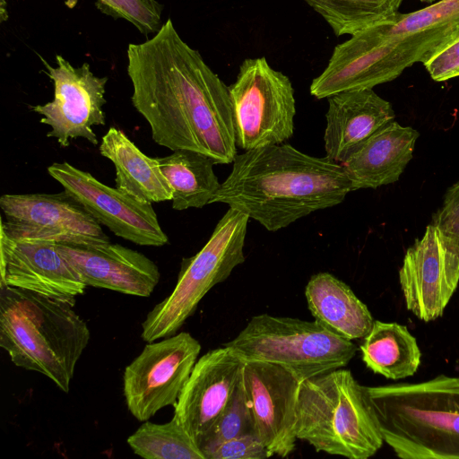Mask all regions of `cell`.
Instances as JSON below:
<instances>
[{"label":"cell","instance_id":"6da1fadb","mask_svg":"<svg viewBox=\"0 0 459 459\" xmlns=\"http://www.w3.org/2000/svg\"><path fill=\"white\" fill-rule=\"evenodd\" d=\"M131 101L152 140L171 151L191 150L229 164L237 144L229 86L168 18L154 35L126 50Z\"/></svg>","mask_w":459,"mask_h":459},{"label":"cell","instance_id":"7a4b0ae2","mask_svg":"<svg viewBox=\"0 0 459 459\" xmlns=\"http://www.w3.org/2000/svg\"><path fill=\"white\" fill-rule=\"evenodd\" d=\"M232 163L210 204H228L272 232L340 204L354 191L342 164L284 143L245 151Z\"/></svg>","mask_w":459,"mask_h":459},{"label":"cell","instance_id":"3957f363","mask_svg":"<svg viewBox=\"0 0 459 459\" xmlns=\"http://www.w3.org/2000/svg\"><path fill=\"white\" fill-rule=\"evenodd\" d=\"M0 290V346L15 366L68 393L91 337L74 304L11 286Z\"/></svg>","mask_w":459,"mask_h":459},{"label":"cell","instance_id":"277c9868","mask_svg":"<svg viewBox=\"0 0 459 459\" xmlns=\"http://www.w3.org/2000/svg\"><path fill=\"white\" fill-rule=\"evenodd\" d=\"M385 442L402 459H459V377L366 386Z\"/></svg>","mask_w":459,"mask_h":459},{"label":"cell","instance_id":"5b68a950","mask_svg":"<svg viewBox=\"0 0 459 459\" xmlns=\"http://www.w3.org/2000/svg\"><path fill=\"white\" fill-rule=\"evenodd\" d=\"M295 431L316 451L368 459L384 439L366 386L338 368L300 383Z\"/></svg>","mask_w":459,"mask_h":459},{"label":"cell","instance_id":"8992f818","mask_svg":"<svg viewBox=\"0 0 459 459\" xmlns=\"http://www.w3.org/2000/svg\"><path fill=\"white\" fill-rule=\"evenodd\" d=\"M244 361H264L290 371L300 383L345 367L357 346L316 321L261 314L254 316L231 341Z\"/></svg>","mask_w":459,"mask_h":459},{"label":"cell","instance_id":"52a82bcc","mask_svg":"<svg viewBox=\"0 0 459 459\" xmlns=\"http://www.w3.org/2000/svg\"><path fill=\"white\" fill-rule=\"evenodd\" d=\"M248 220L244 212L229 207L202 249L183 259L174 290L142 323L143 341L152 342L176 334L207 292L244 263Z\"/></svg>","mask_w":459,"mask_h":459},{"label":"cell","instance_id":"ba28073f","mask_svg":"<svg viewBox=\"0 0 459 459\" xmlns=\"http://www.w3.org/2000/svg\"><path fill=\"white\" fill-rule=\"evenodd\" d=\"M237 147L244 151L280 144L294 132L296 102L288 76L266 58H246L229 86Z\"/></svg>","mask_w":459,"mask_h":459},{"label":"cell","instance_id":"9c48e42d","mask_svg":"<svg viewBox=\"0 0 459 459\" xmlns=\"http://www.w3.org/2000/svg\"><path fill=\"white\" fill-rule=\"evenodd\" d=\"M200 351V342L187 332L146 344L123 375L131 414L143 422L162 408L175 406Z\"/></svg>","mask_w":459,"mask_h":459},{"label":"cell","instance_id":"30bf717a","mask_svg":"<svg viewBox=\"0 0 459 459\" xmlns=\"http://www.w3.org/2000/svg\"><path fill=\"white\" fill-rule=\"evenodd\" d=\"M48 172L65 193L117 237L140 246L161 247L168 243L152 203L106 186L66 161L51 164Z\"/></svg>","mask_w":459,"mask_h":459},{"label":"cell","instance_id":"8fae6325","mask_svg":"<svg viewBox=\"0 0 459 459\" xmlns=\"http://www.w3.org/2000/svg\"><path fill=\"white\" fill-rule=\"evenodd\" d=\"M55 60L56 66L42 60L54 84V99L31 109L42 116L40 123L50 126L47 136L56 138L62 147H68L70 139L79 137L96 145L92 127L106 124L103 106L108 79L95 75L88 63L74 66L61 55Z\"/></svg>","mask_w":459,"mask_h":459},{"label":"cell","instance_id":"7c38bea8","mask_svg":"<svg viewBox=\"0 0 459 459\" xmlns=\"http://www.w3.org/2000/svg\"><path fill=\"white\" fill-rule=\"evenodd\" d=\"M416 63L403 46L383 38L375 25L337 45L325 70L310 84L316 99L342 91L373 89L396 79Z\"/></svg>","mask_w":459,"mask_h":459},{"label":"cell","instance_id":"4fadbf2b","mask_svg":"<svg viewBox=\"0 0 459 459\" xmlns=\"http://www.w3.org/2000/svg\"><path fill=\"white\" fill-rule=\"evenodd\" d=\"M241 383L254 435L272 456H288L298 439L295 426L300 382L279 365L245 361Z\"/></svg>","mask_w":459,"mask_h":459},{"label":"cell","instance_id":"5bb4252c","mask_svg":"<svg viewBox=\"0 0 459 459\" xmlns=\"http://www.w3.org/2000/svg\"><path fill=\"white\" fill-rule=\"evenodd\" d=\"M1 231L13 238L106 242L100 224L73 197L59 194L3 195Z\"/></svg>","mask_w":459,"mask_h":459},{"label":"cell","instance_id":"9a60e30c","mask_svg":"<svg viewBox=\"0 0 459 459\" xmlns=\"http://www.w3.org/2000/svg\"><path fill=\"white\" fill-rule=\"evenodd\" d=\"M398 275L406 308L421 321L436 320L458 287L459 254L430 223L407 248Z\"/></svg>","mask_w":459,"mask_h":459},{"label":"cell","instance_id":"2e32d148","mask_svg":"<svg viewBox=\"0 0 459 459\" xmlns=\"http://www.w3.org/2000/svg\"><path fill=\"white\" fill-rule=\"evenodd\" d=\"M0 250V286L22 289L72 304L87 287L55 241L13 238L1 231Z\"/></svg>","mask_w":459,"mask_h":459},{"label":"cell","instance_id":"e0dca14e","mask_svg":"<svg viewBox=\"0 0 459 459\" xmlns=\"http://www.w3.org/2000/svg\"><path fill=\"white\" fill-rule=\"evenodd\" d=\"M244 362L226 345L207 351L195 362L174 406V416L197 446L230 402Z\"/></svg>","mask_w":459,"mask_h":459},{"label":"cell","instance_id":"ac0fdd59","mask_svg":"<svg viewBox=\"0 0 459 459\" xmlns=\"http://www.w3.org/2000/svg\"><path fill=\"white\" fill-rule=\"evenodd\" d=\"M57 249L86 286L149 297L160 281V271L153 261L119 244L59 242Z\"/></svg>","mask_w":459,"mask_h":459},{"label":"cell","instance_id":"d6986e66","mask_svg":"<svg viewBox=\"0 0 459 459\" xmlns=\"http://www.w3.org/2000/svg\"><path fill=\"white\" fill-rule=\"evenodd\" d=\"M327 100L325 151L327 158L341 164L395 117L391 103L373 89L342 91Z\"/></svg>","mask_w":459,"mask_h":459},{"label":"cell","instance_id":"ffe728a7","mask_svg":"<svg viewBox=\"0 0 459 459\" xmlns=\"http://www.w3.org/2000/svg\"><path fill=\"white\" fill-rule=\"evenodd\" d=\"M419 132L391 121L371 134L342 163L353 190L377 188L400 178L412 159Z\"/></svg>","mask_w":459,"mask_h":459},{"label":"cell","instance_id":"44dd1931","mask_svg":"<svg viewBox=\"0 0 459 459\" xmlns=\"http://www.w3.org/2000/svg\"><path fill=\"white\" fill-rule=\"evenodd\" d=\"M375 28L423 63L459 30V0H439L415 12L397 13Z\"/></svg>","mask_w":459,"mask_h":459},{"label":"cell","instance_id":"7402d4cb","mask_svg":"<svg viewBox=\"0 0 459 459\" xmlns=\"http://www.w3.org/2000/svg\"><path fill=\"white\" fill-rule=\"evenodd\" d=\"M308 309L315 321L350 341L363 339L374 318L368 307L342 281L329 273L314 274L305 289Z\"/></svg>","mask_w":459,"mask_h":459},{"label":"cell","instance_id":"603a6c76","mask_svg":"<svg viewBox=\"0 0 459 459\" xmlns=\"http://www.w3.org/2000/svg\"><path fill=\"white\" fill-rule=\"evenodd\" d=\"M99 150L115 166L117 189L148 203L172 199V188L157 158L144 154L122 130L110 127Z\"/></svg>","mask_w":459,"mask_h":459},{"label":"cell","instance_id":"cb8c5ba5","mask_svg":"<svg viewBox=\"0 0 459 459\" xmlns=\"http://www.w3.org/2000/svg\"><path fill=\"white\" fill-rule=\"evenodd\" d=\"M359 349L365 365L388 379L411 377L420 364L421 352L416 338L398 323L375 320Z\"/></svg>","mask_w":459,"mask_h":459},{"label":"cell","instance_id":"d4e9b609","mask_svg":"<svg viewBox=\"0 0 459 459\" xmlns=\"http://www.w3.org/2000/svg\"><path fill=\"white\" fill-rule=\"evenodd\" d=\"M172 152L168 156L157 158L172 188V208L184 211L210 204L221 185L213 170L214 161L191 150Z\"/></svg>","mask_w":459,"mask_h":459},{"label":"cell","instance_id":"484cf974","mask_svg":"<svg viewBox=\"0 0 459 459\" xmlns=\"http://www.w3.org/2000/svg\"><path fill=\"white\" fill-rule=\"evenodd\" d=\"M304 1L325 20L336 36H351L395 15L403 0Z\"/></svg>","mask_w":459,"mask_h":459},{"label":"cell","instance_id":"4316f807","mask_svg":"<svg viewBox=\"0 0 459 459\" xmlns=\"http://www.w3.org/2000/svg\"><path fill=\"white\" fill-rule=\"evenodd\" d=\"M134 453L145 459H205L194 438L179 420L143 423L127 438Z\"/></svg>","mask_w":459,"mask_h":459},{"label":"cell","instance_id":"83f0119b","mask_svg":"<svg viewBox=\"0 0 459 459\" xmlns=\"http://www.w3.org/2000/svg\"><path fill=\"white\" fill-rule=\"evenodd\" d=\"M248 434H254V431L240 377L227 406L198 446L207 459L221 443Z\"/></svg>","mask_w":459,"mask_h":459},{"label":"cell","instance_id":"f1b7e54d","mask_svg":"<svg viewBox=\"0 0 459 459\" xmlns=\"http://www.w3.org/2000/svg\"><path fill=\"white\" fill-rule=\"evenodd\" d=\"M103 13L123 19L144 35L155 33L162 25L163 6L158 0H96Z\"/></svg>","mask_w":459,"mask_h":459},{"label":"cell","instance_id":"f546056e","mask_svg":"<svg viewBox=\"0 0 459 459\" xmlns=\"http://www.w3.org/2000/svg\"><path fill=\"white\" fill-rule=\"evenodd\" d=\"M431 224L446 245L459 254V180L447 188L442 204L432 215Z\"/></svg>","mask_w":459,"mask_h":459},{"label":"cell","instance_id":"4dcf8cb0","mask_svg":"<svg viewBox=\"0 0 459 459\" xmlns=\"http://www.w3.org/2000/svg\"><path fill=\"white\" fill-rule=\"evenodd\" d=\"M422 64L436 82L459 76V30Z\"/></svg>","mask_w":459,"mask_h":459},{"label":"cell","instance_id":"1f68e13d","mask_svg":"<svg viewBox=\"0 0 459 459\" xmlns=\"http://www.w3.org/2000/svg\"><path fill=\"white\" fill-rule=\"evenodd\" d=\"M271 456L265 446L254 434H248L221 443L207 459H265Z\"/></svg>","mask_w":459,"mask_h":459},{"label":"cell","instance_id":"d6a6232c","mask_svg":"<svg viewBox=\"0 0 459 459\" xmlns=\"http://www.w3.org/2000/svg\"><path fill=\"white\" fill-rule=\"evenodd\" d=\"M420 2H423V3H432L436 0H420Z\"/></svg>","mask_w":459,"mask_h":459}]
</instances>
